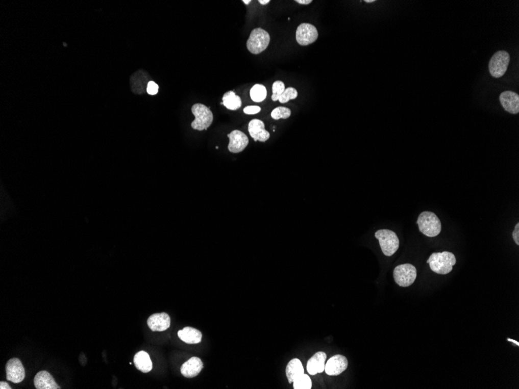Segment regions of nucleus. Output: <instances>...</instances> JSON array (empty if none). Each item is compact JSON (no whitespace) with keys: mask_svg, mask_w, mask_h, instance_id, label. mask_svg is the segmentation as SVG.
<instances>
[{"mask_svg":"<svg viewBox=\"0 0 519 389\" xmlns=\"http://www.w3.org/2000/svg\"><path fill=\"white\" fill-rule=\"evenodd\" d=\"M243 3H244L246 5H249L251 3V0H243Z\"/></svg>","mask_w":519,"mask_h":389,"instance_id":"nucleus-34","label":"nucleus"},{"mask_svg":"<svg viewBox=\"0 0 519 389\" xmlns=\"http://www.w3.org/2000/svg\"><path fill=\"white\" fill-rule=\"evenodd\" d=\"M295 2L300 4H303V5H308V4L313 2V1L312 0H296Z\"/></svg>","mask_w":519,"mask_h":389,"instance_id":"nucleus-31","label":"nucleus"},{"mask_svg":"<svg viewBox=\"0 0 519 389\" xmlns=\"http://www.w3.org/2000/svg\"><path fill=\"white\" fill-rule=\"evenodd\" d=\"M393 277L397 284L406 288L413 284L417 278V270L412 264H401L394 269Z\"/></svg>","mask_w":519,"mask_h":389,"instance_id":"nucleus-7","label":"nucleus"},{"mask_svg":"<svg viewBox=\"0 0 519 389\" xmlns=\"http://www.w3.org/2000/svg\"><path fill=\"white\" fill-rule=\"evenodd\" d=\"M270 41V35L265 30L260 28H255L251 31V35L246 41V47L252 54H261L267 48Z\"/></svg>","mask_w":519,"mask_h":389,"instance_id":"nucleus-3","label":"nucleus"},{"mask_svg":"<svg viewBox=\"0 0 519 389\" xmlns=\"http://www.w3.org/2000/svg\"><path fill=\"white\" fill-rule=\"evenodd\" d=\"M508 341H510V342L514 343V344H515L516 345L519 346V343L517 342V341H514V340H511V339H509V338H508Z\"/></svg>","mask_w":519,"mask_h":389,"instance_id":"nucleus-33","label":"nucleus"},{"mask_svg":"<svg viewBox=\"0 0 519 389\" xmlns=\"http://www.w3.org/2000/svg\"><path fill=\"white\" fill-rule=\"evenodd\" d=\"M349 366L347 358L342 355H335L329 359L326 363L325 370L327 375L330 376H337L343 373Z\"/></svg>","mask_w":519,"mask_h":389,"instance_id":"nucleus-11","label":"nucleus"},{"mask_svg":"<svg viewBox=\"0 0 519 389\" xmlns=\"http://www.w3.org/2000/svg\"><path fill=\"white\" fill-rule=\"evenodd\" d=\"M293 387L295 389H310L312 387V381L309 375L303 374L299 377L293 381Z\"/></svg>","mask_w":519,"mask_h":389,"instance_id":"nucleus-23","label":"nucleus"},{"mask_svg":"<svg viewBox=\"0 0 519 389\" xmlns=\"http://www.w3.org/2000/svg\"><path fill=\"white\" fill-rule=\"evenodd\" d=\"M147 324L154 332H163L170 326V318L165 313L153 314L147 320Z\"/></svg>","mask_w":519,"mask_h":389,"instance_id":"nucleus-14","label":"nucleus"},{"mask_svg":"<svg viewBox=\"0 0 519 389\" xmlns=\"http://www.w3.org/2000/svg\"><path fill=\"white\" fill-rule=\"evenodd\" d=\"M34 386L37 389H59L61 388L55 381L53 377L47 371H41L38 372L34 380Z\"/></svg>","mask_w":519,"mask_h":389,"instance_id":"nucleus-17","label":"nucleus"},{"mask_svg":"<svg viewBox=\"0 0 519 389\" xmlns=\"http://www.w3.org/2000/svg\"><path fill=\"white\" fill-rule=\"evenodd\" d=\"M285 90V83L282 81H275L272 85L271 99L273 101L279 100V98Z\"/></svg>","mask_w":519,"mask_h":389,"instance_id":"nucleus-26","label":"nucleus"},{"mask_svg":"<svg viewBox=\"0 0 519 389\" xmlns=\"http://www.w3.org/2000/svg\"><path fill=\"white\" fill-rule=\"evenodd\" d=\"M512 236H513V240H514V241L515 242L516 244L519 245V224L518 223H517V225H515V227H514V231H513Z\"/></svg>","mask_w":519,"mask_h":389,"instance_id":"nucleus-29","label":"nucleus"},{"mask_svg":"<svg viewBox=\"0 0 519 389\" xmlns=\"http://www.w3.org/2000/svg\"><path fill=\"white\" fill-rule=\"evenodd\" d=\"M0 388L11 389L12 387H10V386L9 385V384H7V382H4V381H1V382H0Z\"/></svg>","mask_w":519,"mask_h":389,"instance_id":"nucleus-30","label":"nucleus"},{"mask_svg":"<svg viewBox=\"0 0 519 389\" xmlns=\"http://www.w3.org/2000/svg\"><path fill=\"white\" fill-rule=\"evenodd\" d=\"M267 92L264 86L256 84L251 90V97L256 103L263 102L267 97Z\"/></svg>","mask_w":519,"mask_h":389,"instance_id":"nucleus-22","label":"nucleus"},{"mask_svg":"<svg viewBox=\"0 0 519 389\" xmlns=\"http://www.w3.org/2000/svg\"><path fill=\"white\" fill-rule=\"evenodd\" d=\"M327 354L324 352L319 351L315 353L311 357L307 363V371L310 375H316V374L322 373L325 370Z\"/></svg>","mask_w":519,"mask_h":389,"instance_id":"nucleus-16","label":"nucleus"},{"mask_svg":"<svg viewBox=\"0 0 519 389\" xmlns=\"http://www.w3.org/2000/svg\"><path fill=\"white\" fill-rule=\"evenodd\" d=\"M264 122L261 120L254 119L248 124V132L255 142H265L270 138V133L265 130Z\"/></svg>","mask_w":519,"mask_h":389,"instance_id":"nucleus-13","label":"nucleus"},{"mask_svg":"<svg viewBox=\"0 0 519 389\" xmlns=\"http://www.w3.org/2000/svg\"><path fill=\"white\" fill-rule=\"evenodd\" d=\"M510 62V55L505 50H499L495 53L489 62V71L493 78H501L508 70Z\"/></svg>","mask_w":519,"mask_h":389,"instance_id":"nucleus-6","label":"nucleus"},{"mask_svg":"<svg viewBox=\"0 0 519 389\" xmlns=\"http://www.w3.org/2000/svg\"><path fill=\"white\" fill-rule=\"evenodd\" d=\"M159 91V86L157 85V83L153 81H150L148 83L147 85L146 92L150 95L154 96V95L157 94Z\"/></svg>","mask_w":519,"mask_h":389,"instance_id":"nucleus-27","label":"nucleus"},{"mask_svg":"<svg viewBox=\"0 0 519 389\" xmlns=\"http://www.w3.org/2000/svg\"><path fill=\"white\" fill-rule=\"evenodd\" d=\"M227 136L230 139L228 149L232 153H239L243 151L249 144L248 136L241 131H233L231 133L228 134Z\"/></svg>","mask_w":519,"mask_h":389,"instance_id":"nucleus-10","label":"nucleus"},{"mask_svg":"<svg viewBox=\"0 0 519 389\" xmlns=\"http://www.w3.org/2000/svg\"><path fill=\"white\" fill-rule=\"evenodd\" d=\"M304 374V368L303 364L299 359L295 358L290 360L286 367V376L288 382L291 384L296 380L299 377Z\"/></svg>","mask_w":519,"mask_h":389,"instance_id":"nucleus-19","label":"nucleus"},{"mask_svg":"<svg viewBox=\"0 0 519 389\" xmlns=\"http://www.w3.org/2000/svg\"><path fill=\"white\" fill-rule=\"evenodd\" d=\"M319 34L314 25L311 23H301L297 28L295 38L297 42L302 46H307L313 44L317 40Z\"/></svg>","mask_w":519,"mask_h":389,"instance_id":"nucleus-8","label":"nucleus"},{"mask_svg":"<svg viewBox=\"0 0 519 389\" xmlns=\"http://www.w3.org/2000/svg\"><path fill=\"white\" fill-rule=\"evenodd\" d=\"M375 236L379 240V245L385 256H392L399 249L400 240L394 231L389 229L379 230L376 231Z\"/></svg>","mask_w":519,"mask_h":389,"instance_id":"nucleus-4","label":"nucleus"},{"mask_svg":"<svg viewBox=\"0 0 519 389\" xmlns=\"http://www.w3.org/2000/svg\"><path fill=\"white\" fill-rule=\"evenodd\" d=\"M261 108L258 106H248L243 109V112L248 115H254L261 112Z\"/></svg>","mask_w":519,"mask_h":389,"instance_id":"nucleus-28","label":"nucleus"},{"mask_svg":"<svg viewBox=\"0 0 519 389\" xmlns=\"http://www.w3.org/2000/svg\"><path fill=\"white\" fill-rule=\"evenodd\" d=\"M428 264L430 268L436 274H449L453 270V266L456 264V258L453 252H434L428 260Z\"/></svg>","mask_w":519,"mask_h":389,"instance_id":"nucleus-1","label":"nucleus"},{"mask_svg":"<svg viewBox=\"0 0 519 389\" xmlns=\"http://www.w3.org/2000/svg\"><path fill=\"white\" fill-rule=\"evenodd\" d=\"M203 362L199 357H193L183 364L181 372L185 378H191L199 375L203 369Z\"/></svg>","mask_w":519,"mask_h":389,"instance_id":"nucleus-15","label":"nucleus"},{"mask_svg":"<svg viewBox=\"0 0 519 389\" xmlns=\"http://www.w3.org/2000/svg\"><path fill=\"white\" fill-rule=\"evenodd\" d=\"M270 2V0H259V3H260V4H261V5H267V4H268Z\"/></svg>","mask_w":519,"mask_h":389,"instance_id":"nucleus-32","label":"nucleus"},{"mask_svg":"<svg viewBox=\"0 0 519 389\" xmlns=\"http://www.w3.org/2000/svg\"><path fill=\"white\" fill-rule=\"evenodd\" d=\"M291 111L289 108L279 107L272 111L270 116L275 120L287 119L291 116Z\"/></svg>","mask_w":519,"mask_h":389,"instance_id":"nucleus-24","label":"nucleus"},{"mask_svg":"<svg viewBox=\"0 0 519 389\" xmlns=\"http://www.w3.org/2000/svg\"><path fill=\"white\" fill-rule=\"evenodd\" d=\"M7 379L14 384L20 383L25 378V370L18 358H12L6 365Z\"/></svg>","mask_w":519,"mask_h":389,"instance_id":"nucleus-9","label":"nucleus"},{"mask_svg":"<svg viewBox=\"0 0 519 389\" xmlns=\"http://www.w3.org/2000/svg\"><path fill=\"white\" fill-rule=\"evenodd\" d=\"M374 2H375V0H366V1H365V3H368V4H371V3H374Z\"/></svg>","mask_w":519,"mask_h":389,"instance_id":"nucleus-35","label":"nucleus"},{"mask_svg":"<svg viewBox=\"0 0 519 389\" xmlns=\"http://www.w3.org/2000/svg\"><path fill=\"white\" fill-rule=\"evenodd\" d=\"M417 223L421 232L430 238L435 237L441 232V222L433 212H422L417 218Z\"/></svg>","mask_w":519,"mask_h":389,"instance_id":"nucleus-2","label":"nucleus"},{"mask_svg":"<svg viewBox=\"0 0 519 389\" xmlns=\"http://www.w3.org/2000/svg\"><path fill=\"white\" fill-rule=\"evenodd\" d=\"M191 111L195 117L191 123V127L194 130H207L213 122V114L208 107L202 103H195L191 108Z\"/></svg>","mask_w":519,"mask_h":389,"instance_id":"nucleus-5","label":"nucleus"},{"mask_svg":"<svg viewBox=\"0 0 519 389\" xmlns=\"http://www.w3.org/2000/svg\"><path fill=\"white\" fill-rule=\"evenodd\" d=\"M297 96H298L297 90L292 87H288V88L285 89L284 93L281 95L280 97L279 98V101L280 103H286L291 99H295Z\"/></svg>","mask_w":519,"mask_h":389,"instance_id":"nucleus-25","label":"nucleus"},{"mask_svg":"<svg viewBox=\"0 0 519 389\" xmlns=\"http://www.w3.org/2000/svg\"><path fill=\"white\" fill-rule=\"evenodd\" d=\"M221 105H224L228 110L236 111L242 106V100H241V98L237 96L234 92L229 91L223 95V103Z\"/></svg>","mask_w":519,"mask_h":389,"instance_id":"nucleus-21","label":"nucleus"},{"mask_svg":"<svg viewBox=\"0 0 519 389\" xmlns=\"http://www.w3.org/2000/svg\"><path fill=\"white\" fill-rule=\"evenodd\" d=\"M500 102L504 109L510 114L519 112V96L515 92L507 90L500 95Z\"/></svg>","mask_w":519,"mask_h":389,"instance_id":"nucleus-12","label":"nucleus"},{"mask_svg":"<svg viewBox=\"0 0 519 389\" xmlns=\"http://www.w3.org/2000/svg\"><path fill=\"white\" fill-rule=\"evenodd\" d=\"M178 337L186 344H197L202 342V334L199 329L185 327L178 332Z\"/></svg>","mask_w":519,"mask_h":389,"instance_id":"nucleus-18","label":"nucleus"},{"mask_svg":"<svg viewBox=\"0 0 519 389\" xmlns=\"http://www.w3.org/2000/svg\"><path fill=\"white\" fill-rule=\"evenodd\" d=\"M134 363L137 369L142 373H149L153 369V363L150 355L145 351H139L135 355Z\"/></svg>","mask_w":519,"mask_h":389,"instance_id":"nucleus-20","label":"nucleus"}]
</instances>
